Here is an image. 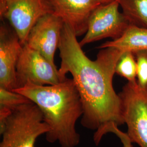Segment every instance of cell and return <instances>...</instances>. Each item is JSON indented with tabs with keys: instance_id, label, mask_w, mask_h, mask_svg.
<instances>
[{
	"instance_id": "cell-1",
	"label": "cell",
	"mask_w": 147,
	"mask_h": 147,
	"mask_svg": "<svg viewBox=\"0 0 147 147\" xmlns=\"http://www.w3.org/2000/svg\"><path fill=\"white\" fill-rule=\"evenodd\" d=\"M82 47L72 29L64 24L58 47L59 76L63 80L67 74H71L82 103L81 125L95 131L93 141L98 146L108 126L124 124L121 98L113 86L116 65L123 52L114 47L101 49L92 61Z\"/></svg>"
},
{
	"instance_id": "cell-2",
	"label": "cell",
	"mask_w": 147,
	"mask_h": 147,
	"mask_svg": "<svg viewBox=\"0 0 147 147\" xmlns=\"http://www.w3.org/2000/svg\"><path fill=\"white\" fill-rule=\"evenodd\" d=\"M16 92L35 103L42 112L50 130L45 134L50 143L61 147H76L80 135L76 124L84 113L82 103L73 79L66 78L57 84L39 86L27 83Z\"/></svg>"
},
{
	"instance_id": "cell-3",
	"label": "cell",
	"mask_w": 147,
	"mask_h": 147,
	"mask_svg": "<svg viewBox=\"0 0 147 147\" xmlns=\"http://www.w3.org/2000/svg\"><path fill=\"white\" fill-rule=\"evenodd\" d=\"M49 130L42 111L30 101L16 107L7 118L0 129V147H35L37 138Z\"/></svg>"
},
{
	"instance_id": "cell-4",
	"label": "cell",
	"mask_w": 147,
	"mask_h": 147,
	"mask_svg": "<svg viewBox=\"0 0 147 147\" xmlns=\"http://www.w3.org/2000/svg\"><path fill=\"white\" fill-rule=\"evenodd\" d=\"M121 113L132 143L147 147V88L134 81H127L118 94Z\"/></svg>"
},
{
	"instance_id": "cell-5",
	"label": "cell",
	"mask_w": 147,
	"mask_h": 147,
	"mask_svg": "<svg viewBox=\"0 0 147 147\" xmlns=\"http://www.w3.org/2000/svg\"><path fill=\"white\" fill-rule=\"evenodd\" d=\"M53 13L48 0H0V16L9 22L22 45L38 20Z\"/></svg>"
},
{
	"instance_id": "cell-6",
	"label": "cell",
	"mask_w": 147,
	"mask_h": 147,
	"mask_svg": "<svg viewBox=\"0 0 147 147\" xmlns=\"http://www.w3.org/2000/svg\"><path fill=\"white\" fill-rule=\"evenodd\" d=\"M118 0L100 5L90 16L87 30L79 42L81 47L92 42L110 38L115 40L121 37L131 24L119 10Z\"/></svg>"
},
{
	"instance_id": "cell-7",
	"label": "cell",
	"mask_w": 147,
	"mask_h": 147,
	"mask_svg": "<svg viewBox=\"0 0 147 147\" xmlns=\"http://www.w3.org/2000/svg\"><path fill=\"white\" fill-rule=\"evenodd\" d=\"M16 89L27 83L45 86L57 84L62 81L56 65L26 44L23 45L16 65Z\"/></svg>"
},
{
	"instance_id": "cell-8",
	"label": "cell",
	"mask_w": 147,
	"mask_h": 147,
	"mask_svg": "<svg viewBox=\"0 0 147 147\" xmlns=\"http://www.w3.org/2000/svg\"><path fill=\"white\" fill-rule=\"evenodd\" d=\"M64 22L53 13L40 18L30 32L25 44L38 51L53 64Z\"/></svg>"
},
{
	"instance_id": "cell-9",
	"label": "cell",
	"mask_w": 147,
	"mask_h": 147,
	"mask_svg": "<svg viewBox=\"0 0 147 147\" xmlns=\"http://www.w3.org/2000/svg\"><path fill=\"white\" fill-rule=\"evenodd\" d=\"M113 0H48L53 14L68 25L77 37L87 31L88 21L93 11L100 5Z\"/></svg>"
},
{
	"instance_id": "cell-10",
	"label": "cell",
	"mask_w": 147,
	"mask_h": 147,
	"mask_svg": "<svg viewBox=\"0 0 147 147\" xmlns=\"http://www.w3.org/2000/svg\"><path fill=\"white\" fill-rule=\"evenodd\" d=\"M23 45L13 29L0 28V87L9 90L16 88V68Z\"/></svg>"
},
{
	"instance_id": "cell-11",
	"label": "cell",
	"mask_w": 147,
	"mask_h": 147,
	"mask_svg": "<svg viewBox=\"0 0 147 147\" xmlns=\"http://www.w3.org/2000/svg\"><path fill=\"white\" fill-rule=\"evenodd\" d=\"M114 47L123 52L147 51V28L130 25L119 38L104 42L98 49Z\"/></svg>"
},
{
	"instance_id": "cell-12",
	"label": "cell",
	"mask_w": 147,
	"mask_h": 147,
	"mask_svg": "<svg viewBox=\"0 0 147 147\" xmlns=\"http://www.w3.org/2000/svg\"><path fill=\"white\" fill-rule=\"evenodd\" d=\"M122 13L131 25L147 28V0H118Z\"/></svg>"
},
{
	"instance_id": "cell-13",
	"label": "cell",
	"mask_w": 147,
	"mask_h": 147,
	"mask_svg": "<svg viewBox=\"0 0 147 147\" xmlns=\"http://www.w3.org/2000/svg\"><path fill=\"white\" fill-rule=\"evenodd\" d=\"M30 101L20 93L0 87V129L13 111Z\"/></svg>"
},
{
	"instance_id": "cell-14",
	"label": "cell",
	"mask_w": 147,
	"mask_h": 147,
	"mask_svg": "<svg viewBox=\"0 0 147 147\" xmlns=\"http://www.w3.org/2000/svg\"><path fill=\"white\" fill-rule=\"evenodd\" d=\"M116 74L127 81L137 80L136 61L134 53L131 51L122 53L116 65Z\"/></svg>"
},
{
	"instance_id": "cell-15",
	"label": "cell",
	"mask_w": 147,
	"mask_h": 147,
	"mask_svg": "<svg viewBox=\"0 0 147 147\" xmlns=\"http://www.w3.org/2000/svg\"><path fill=\"white\" fill-rule=\"evenodd\" d=\"M137 64V82L143 88H147V51L134 53Z\"/></svg>"
},
{
	"instance_id": "cell-16",
	"label": "cell",
	"mask_w": 147,
	"mask_h": 147,
	"mask_svg": "<svg viewBox=\"0 0 147 147\" xmlns=\"http://www.w3.org/2000/svg\"><path fill=\"white\" fill-rule=\"evenodd\" d=\"M112 132L115 134L116 136L119 137L124 147H133L132 146V143L128 136L127 133H124L121 131L118 126L115 124H112L107 129V133Z\"/></svg>"
}]
</instances>
